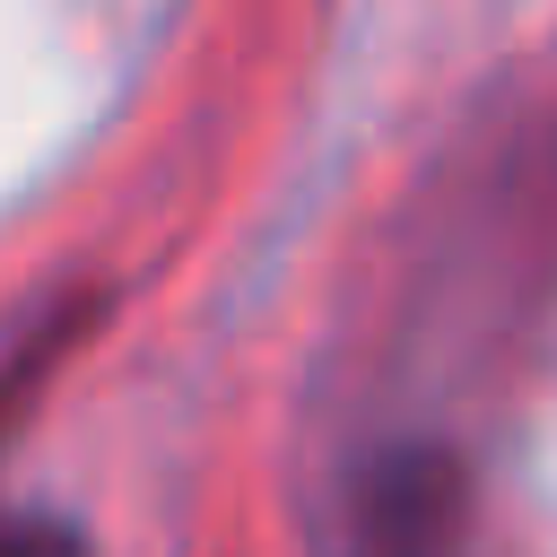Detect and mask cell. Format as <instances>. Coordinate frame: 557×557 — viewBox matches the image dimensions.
I'll list each match as a JSON object with an SVG mask.
<instances>
[{
  "label": "cell",
  "instance_id": "obj_2",
  "mask_svg": "<svg viewBox=\"0 0 557 557\" xmlns=\"http://www.w3.org/2000/svg\"><path fill=\"white\" fill-rule=\"evenodd\" d=\"M0 557H96L61 513H0Z\"/></svg>",
  "mask_w": 557,
  "mask_h": 557
},
{
  "label": "cell",
  "instance_id": "obj_1",
  "mask_svg": "<svg viewBox=\"0 0 557 557\" xmlns=\"http://www.w3.org/2000/svg\"><path fill=\"white\" fill-rule=\"evenodd\" d=\"M357 557H453L461 540V461L435 435H392L348 479Z\"/></svg>",
  "mask_w": 557,
  "mask_h": 557
}]
</instances>
